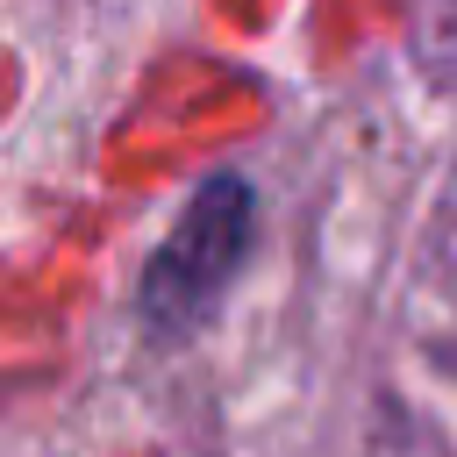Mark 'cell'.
<instances>
[{
    "label": "cell",
    "mask_w": 457,
    "mask_h": 457,
    "mask_svg": "<svg viewBox=\"0 0 457 457\" xmlns=\"http://www.w3.org/2000/svg\"><path fill=\"white\" fill-rule=\"evenodd\" d=\"M250 236H257V193H250L236 171L200 179V193L179 207L171 236H164V243L150 250V264H143V293H136L143 321H150L157 336L200 328V321L221 307V293L236 286V271H243V257H250Z\"/></svg>",
    "instance_id": "1"
}]
</instances>
